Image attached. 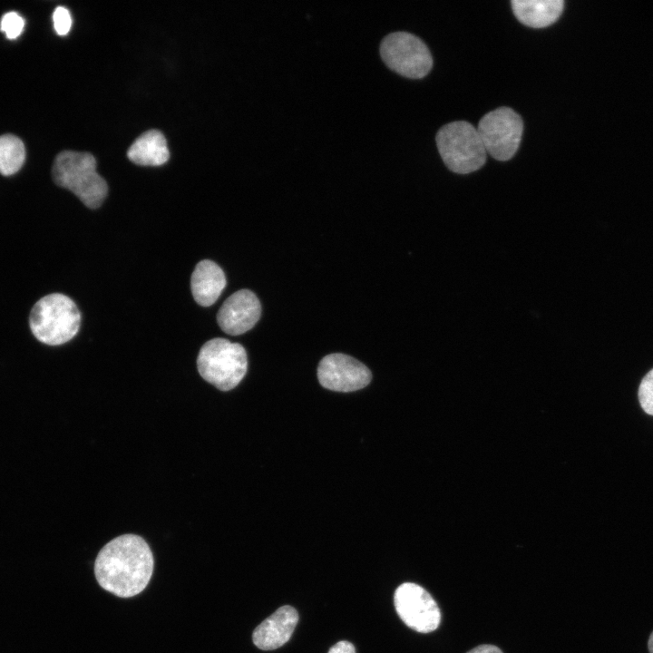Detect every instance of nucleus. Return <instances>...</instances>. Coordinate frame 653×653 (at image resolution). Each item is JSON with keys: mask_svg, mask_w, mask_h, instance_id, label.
I'll use <instances>...</instances> for the list:
<instances>
[{"mask_svg": "<svg viewBox=\"0 0 653 653\" xmlns=\"http://www.w3.org/2000/svg\"><path fill=\"white\" fill-rule=\"evenodd\" d=\"M380 55L384 63L398 74L420 79L428 74L433 57L426 44L408 32H394L382 40Z\"/></svg>", "mask_w": 653, "mask_h": 653, "instance_id": "423d86ee", "label": "nucleus"}, {"mask_svg": "<svg viewBox=\"0 0 653 653\" xmlns=\"http://www.w3.org/2000/svg\"><path fill=\"white\" fill-rule=\"evenodd\" d=\"M328 653H356V649L352 643L342 640L331 647Z\"/></svg>", "mask_w": 653, "mask_h": 653, "instance_id": "6ab92c4d", "label": "nucleus"}, {"mask_svg": "<svg viewBox=\"0 0 653 653\" xmlns=\"http://www.w3.org/2000/svg\"><path fill=\"white\" fill-rule=\"evenodd\" d=\"M297 621L298 614L293 607H280L255 629L253 643L262 650L276 649L289 640Z\"/></svg>", "mask_w": 653, "mask_h": 653, "instance_id": "9b49d317", "label": "nucleus"}, {"mask_svg": "<svg viewBox=\"0 0 653 653\" xmlns=\"http://www.w3.org/2000/svg\"><path fill=\"white\" fill-rule=\"evenodd\" d=\"M638 395L644 412L653 415V369L643 377Z\"/></svg>", "mask_w": 653, "mask_h": 653, "instance_id": "dca6fc26", "label": "nucleus"}, {"mask_svg": "<svg viewBox=\"0 0 653 653\" xmlns=\"http://www.w3.org/2000/svg\"><path fill=\"white\" fill-rule=\"evenodd\" d=\"M516 18L524 25L543 28L555 23L560 16L563 0H512Z\"/></svg>", "mask_w": 653, "mask_h": 653, "instance_id": "ddd939ff", "label": "nucleus"}, {"mask_svg": "<svg viewBox=\"0 0 653 653\" xmlns=\"http://www.w3.org/2000/svg\"><path fill=\"white\" fill-rule=\"evenodd\" d=\"M227 285L225 274L214 261H200L190 278V289L194 300L200 306L213 305Z\"/></svg>", "mask_w": 653, "mask_h": 653, "instance_id": "f8f14e48", "label": "nucleus"}, {"mask_svg": "<svg viewBox=\"0 0 653 653\" xmlns=\"http://www.w3.org/2000/svg\"><path fill=\"white\" fill-rule=\"evenodd\" d=\"M648 646L649 653H653V631L649 636Z\"/></svg>", "mask_w": 653, "mask_h": 653, "instance_id": "412c9836", "label": "nucleus"}, {"mask_svg": "<svg viewBox=\"0 0 653 653\" xmlns=\"http://www.w3.org/2000/svg\"><path fill=\"white\" fill-rule=\"evenodd\" d=\"M25 159L23 141L13 134L0 136V173L9 176L17 172Z\"/></svg>", "mask_w": 653, "mask_h": 653, "instance_id": "2eb2a0df", "label": "nucleus"}, {"mask_svg": "<svg viewBox=\"0 0 653 653\" xmlns=\"http://www.w3.org/2000/svg\"><path fill=\"white\" fill-rule=\"evenodd\" d=\"M24 26V18L15 12L4 15L0 23V29L8 39L17 38L22 34Z\"/></svg>", "mask_w": 653, "mask_h": 653, "instance_id": "f3484780", "label": "nucleus"}, {"mask_svg": "<svg viewBox=\"0 0 653 653\" xmlns=\"http://www.w3.org/2000/svg\"><path fill=\"white\" fill-rule=\"evenodd\" d=\"M197 368L200 376L220 391L235 388L248 369V357L243 346L216 337L200 349Z\"/></svg>", "mask_w": 653, "mask_h": 653, "instance_id": "20e7f679", "label": "nucleus"}, {"mask_svg": "<svg viewBox=\"0 0 653 653\" xmlns=\"http://www.w3.org/2000/svg\"><path fill=\"white\" fill-rule=\"evenodd\" d=\"M394 604L404 623L417 632L434 631L441 622L437 603L423 587L415 583L401 584L395 590Z\"/></svg>", "mask_w": 653, "mask_h": 653, "instance_id": "6e6552de", "label": "nucleus"}, {"mask_svg": "<svg viewBox=\"0 0 653 653\" xmlns=\"http://www.w3.org/2000/svg\"><path fill=\"white\" fill-rule=\"evenodd\" d=\"M477 131L487 153L495 160L508 161L520 146L523 122L512 109L500 107L480 120Z\"/></svg>", "mask_w": 653, "mask_h": 653, "instance_id": "0eeeda50", "label": "nucleus"}, {"mask_svg": "<svg viewBox=\"0 0 653 653\" xmlns=\"http://www.w3.org/2000/svg\"><path fill=\"white\" fill-rule=\"evenodd\" d=\"M54 26L59 35H65L71 29L72 18L69 11L63 6L55 8L53 15Z\"/></svg>", "mask_w": 653, "mask_h": 653, "instance_id": "a211bd4d", "label": "nucleus"}, {"mask_svg": "<svg viewBox=\"0 0 653 653\" xmlns=\"http://www.w3.org/2000/svg\"><path fill=\"white\" fill-rule=\"evenodd\" d=\"M435 140L444 164L455 173L475 171L486 161L487 152L479 132L468 122L457 121L443 125Z\"/></svg>", "mask_w": 653, "mask_h": 653, "instance_id": "39448f33", "label": "nucleus"}, {"mask_svg": "<svg viewBox=\"0 0 653 653\" xmlns=\"http://www.w3.org/2000/svg\"><path fill=\"white\" fill-rule=\"evenodd\" d=\"M320 385L336 392H354L365 387L372 379L367 366L354 357L335 353L324 356L317 367Z\"/></svg>", "mask_w": 653, "mask_h": 653, "instance_id": "1a4fd4ad", "label": "nucleus"}, {"mask_svg": "<svg viewBox=\"0 0 653 653\" xmlns=\"http://www.w3.org/2000/svg\"><path fill=\"white\" fill-rule=\"evenodd\" d=\"M261 305L249 289H240L230 295L219 307L217 322L223 332L238 336L250 330L258 321Z\"/></svg>", "mask_w": 653, "mask_h": 653, "instance_id": "9d476101", "label": "nucleus"}, {"mask_svg": "<svg viewBox=\"0 0 653 653\" xmlns=\"http://www.w3.org/2000/svg\"><path fill=\"white\" fill-rule=\"evenodd\" d=\"M127 156L138 165L159 166L169 160L170 152L164 135L160 131L150 130L134 141Z\"/></svg>", "mask_w": 653, "mask_h": 653, "instance_id": "4468645a", "label": "nucleus"}, {"mask_svg": "<svg viewBox=\"0 0 653 653\" xmlns=\"http://www.w3.org/2000/svg\"><path fill=\"white\" fill-rule=\"evenodd\" d=\"M152 551L143 538L135 534L120 535L99 551L94 575L99 585L121 598L140 594L153 571Z\"/></svg>", "mask_w": 653, "mask_h": 653, "instance_id": "f257e3e1", "label": "nucleus"}, {"mask_svg": "<svg viewBox=\"0 0 653 653\" xmlns=\"http://www.w3.org/2000/svg\"><path fill=\"white\" fill-rule=\"evenodd\" d=\"M53 178L90 209L99 208L108 193L105 180L96 171V161L88 152H60L54 162Z\"/></svg>", "mask_w": 653, "mask_h": 653, "instance_id": "f03ea898", "label": "nucleus"}, {"mask_svg": "<svg viewBox=\"0 0 653 653\" xmlns=\"http://www.w3.org/2000/svg\"><path fill=\"white\" fill-rule=\"evenodd\" d=\"M467 653H503L498 647L490 644H483L475 647Z\"/></svg>", "mask_w": 653, "mask_h": 653, "instance_id": "aec40b11", "label": "nucleus"}, {"mask_svg": "<svg viewBox=\"0 0 653 653\" xmlns=\"http://www.w3.org/2000/svg\"><path fill=\"white\" fill-rule=\"evenodd\" d=\"M29 325L40 342L59 346L76 336L81 325V313L69 297L53 293L34 304L30 313Z\"/></svg>", "mask_w": 653, "mask_h": 653, "instance_id": "7ed1b4c3", "label": "nucleus"}]
</instances>
